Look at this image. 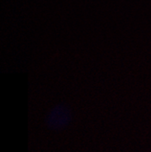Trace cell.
Here are the masks:
<instances>
[{
	"instance_id": "cell-1",
	"label": "cell",
	"mask_w": 151,
	"mask_h": 152,
	"mask_svg": "<svg viewBox=\"0 0 151 152\" xmlns=\"http://www.w3.org/2000/svg\"><path fill=\"white\" fill-rule=\"evenodd\" d=\"M71 120V110L65 104H58L54 107L46 118L47 124L52 129L64 128L70 123Z\"/></svg>"
}]
</instances>
